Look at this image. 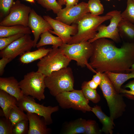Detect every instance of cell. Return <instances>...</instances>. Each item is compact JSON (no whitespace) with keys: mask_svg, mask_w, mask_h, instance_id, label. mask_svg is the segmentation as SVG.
I'll use <instances>...</instances> for the list:
<instances>
[{"mask_svg":"<svg viewBox=\"0 0 134 134\" xmlns=\"http://www.w3.org/2000/svg\"><path fill=\"white\" fill-rule=\"evenodd\" d=\"M134 63V43H124L104 56L90 60V66L97 72H111L124 73L130 72Z\"/></svg>","mask_w":134,"mask_h":134,"instance_id":"cell-1","label":"cell"},{"mask_svg":"<svg viewBox=\"0 0 134 134\" xmlns=\"http://www.w3.org/2000/svg\"><path fill=\"white\" fill-rule=\"evenodd\" d=\"M112 17L105 15L103 16H94L90 13L86 14L77 22L78 31L72 36L68 44L88 41L95 36L98 26L103 22L110 20Z\"/></svg>","mask_w":134,"mask_h":134,"instance_id":"cell-2","label":"cell"},{"mask_svg":"<svg viewBox=\"0 0 134 134\" xmlns=\"http://www.w3.org/2000/svg\"><path fill=\"white\" fill-rule=\"evenodd\" d=\"M45 82L50 94L55 97L63 92L74 90V78L72 70L70 67L52 72L45 77Z\"/></svg>","mask_w":134,"mask_h":134,"instance_id":"cell-3","label":"cell"},{"mask_svg":"<svg viewBox=\"0 0 134 134\" xmlns=\"http://www.w3.org/2000/svg\"><path fill=\"white\" fill-rule=\"evenodd\" d=\"M99 86L107 101L110 117L114 120L121 116L125 111L126 105L122 96L116 91L104 72L102 73V79Z\"/></svg>","mask_w":134,"mask_h":134,"instance_id":"cell-4","label":"cell"},{"mask_svg":"<svg viewBox=\"0 0 134 134\" xmlns=\"http://www.w3.org/2000/svg\"><path fill=\"white\" fill-rule=\"evenodd\" d=\"M59 48L71 60L76 61L78 66L82 67H87L92 72H97L88 62L93 53L92 43L87 41L71 44L64 43Z\"/></svg>","mask_w":134,"mask_h":134,"instance_id":"cell-5","label":"cell"},{"mask_svg":"<svg viewBox=\"0 0 134 134\" xmlns=\"http://www.w3.org/2000/svg\"><path fill=\"white\" fill-rule=\"evenodd\" d=\"M71 61L59 47H52L37 63V71L45 77L53 71L67 67Z\"/></svg>","mask_w":134,"mask_h":134,"instance_id":"cell-6","label":"cell"},{"mask_svg":"<svg viewBox=\"0 0 134 134\" xmlns=\"http://www.w3.org/2000/svg\"><path fill=\"white\" fill-rule=\"evenodd\" d=\"M45 76L38 72L32 71L25 75L19 82L23 95L30 96L39 101L45 98Z\"/></svg>","mask_w":134,"mask_h":134,"instance_id":"cell-7","label":"cell"},{"mask_svg":"<svg viewBox=\"0 0 134 134\" xmlns=\"http://www.w3.org/2000/svg\"><path fill=\"white\" fill-rule=\"evenodd\" d=\"M55 97L62 108H72L84 113L91 111L92 107L88 104L89 100L85 97L81 90L64 92Z\"/></svg>","mask_w":134,"mask_h":134,"instance_id":"cell-8","label":"cell"},{"mask_svg":"<svg viewBox=\"0 0 134 134\" xmlns=\"http://www.w3.org/2000/svg\"><path fill=\"white\" fill-rule=\"evenodd\" d=\"M32 97L24 95L17 101V105L24 111L35 113L43 117L47 125L53 123L52 114L59 110L58 106H46L36 102Z\"/></svg>","mask_w":134,"mask_h":134,"instance_id":"cell-9","label":"cell"},{"mask_svg":"<svg viewBox=\"0 0 134 134\" xmlns=\"http://www.w3.org/2000/svg\"><path fill=\"white\" fill-rule=\"evenodd\" d=\"M31 8L19 0L14 2L9 13L0 22V26H10L22 25L28 26Z\"/></svg>","mask_w":134,"mask_h":134,"instance_id":"cell-10","label":"cell"},{"mask_svg":"<svg viewBox=\"0 0 134 134\" xmlns=\"http://www.w3.org/2000/svg\"><path fill=\"white\" fill-rule=\"evenodd\" d=\"M120 11L114 10L110 11L106 14L111 16L109 24L106 26L104 24L100 25L97 28L98 32L95 37L88 41L92 43L95 40L100 38H105L111 39L116 42L120 40L118 25L120 21L122 19Z\"/></svg>","mask_w":134,"mask_h":134,"instance_id":"cell-11","label":"cell"},{"mask_svg":"<svg viewBox=\"0 0 134 134\" xmlns=\"http://www.w3.org/2000/svg\"><path fill=\"white\" fill-rule=\"evenodd\" d=\"M30 34H25L0 50V57L6 58L12 60L19 55L30 51L34 47V40Z\"/></svg>","mask_w":134,"mask_h":134,"instance_id":"cell-12","label":"cell"},{"mask_svg":"<svg viewBox=\"0 0 134 134\" xmlns=\"http://www.w3.org/2000/svg\"><path fill=\"white\" fill-rule=\"evenodd\" d=\"M89 13L87 3L82 2L71 7L62 9L57 14L55 19L70 25L76 23Z\"/></svg>","mask_w":134,"mask_h":134,"instance_id":"cell-13","label":"cell"},{"mask_svg":"<svg viewBox=\"0 0 134 134\" xmlns=\"http://www.w3.org/2000/svg\"><path fill=\"white\" fill-rule=\"evenodd\" d=\"M43 17L53 29V30L50 31L49 32L60 38L64 43L67 44L71 39V35H75L77 32V26L67 25L48 16L44 15Z\"/></svg>","mask_w":134,"mask_h":134,"instance_id":"cell-14","label":"cell"},{"mask_svg":"<svg viewBox=\"0 0 134 134\" xmlns=\"http://www.w3.org/2000/svg\"><path fill=\"white\" fill-rule=\"evenodd\" d=\"M28 26L30 28L34 36V48L36 47L38 39L42 34L45 32H49L53 30L49 23L43 17L37 14L33 9L30 13Z\"/></svg>","mask_w":134,"mask_h":134,"instance_id":"cell-15","label":"cell"},{"mask_svg":"<svg viewBox=\"0 0 134 134\" xmlns=\"http://www.w3.org/2000/svg\"><path fill=\"white\" fill-rule=\"evenodd\" d=\"M29 122L28 134H48L51 129L47 127L44 118L35 113L26 112Z\"/></svg>","mask_w":134,"mask_h":134,"instance_id":"cell-16","label":"cell"},{"mask_svg":"<svg viewBox=\"0 0 134 134\" xmlns=\"http://www.w3.org/2000/svg\"><path fill=\"white\" fill-rule=\"evenodd\" d=\"M92 44L93 50L90 61L101 57L117 47L113 41L105 38L98 39Z\"/></svg>","mask_w":134,"mask_h":134,"instance_id":"cell-17","label":"cell"},{"mask_svg":"<svg viewBox=\"0 0 134 134\" xmlns=\"http://www.w3.org/2000/svg\"><path fill=\"white\" fill-rule=\"evenodd\" d=\"M0 90H3L19 100L24 95L19 82L14 77H0Z\"/></svg>","mask_w":134,"mask_h":134,"instance_id":"cell-18","label":"cell"},{"mask_svg":"<svg viewBox=\"0 0 134 134\" xmlns=\"http://www.w3.org/2000/svg\"><path fill=\"white\" fill-rule=\"evenodd\" d=\"M91 111L95 115L102 124L101 131L107 134H112L115 125L113 120L110 117L105 115L102 111L100 107L97 105L92 107Z\"/></svg>","mask_w":134,"mask_h":134,"instance_id":"cell-19","label":"cell"},{"mask_svg":"<svg viewBox=\"0 0 134 134\" xmlns=\"http://www.w3.org/2000/svg\"><path fill=\"white\" fill-rule=\"evenodd\" d=\"M17 101L14 97L3 90H0V106L4 116L7 119H8L11 109L17 105Z\"/></svg>","mask_w":134,"mask_h":134,"instance_id":"cell-20","label":"cell"},{"mask_svg":"<svg viewBox=\"0 0 134 134\" xmlns=\"http://www.w3.org/2000/svg\"><path fill=\"white\" fill-rule=\"evenodd\" d=\"M104 73L113 84L116 91L119 93L122 84L128 80L134 78V73L132 72L125 73L108 71Z\"/></svg>","mask_w":134,"mask_h":134,"instance_id":"cell-21","label":"cell"},{"mask_svg":"<svg viewBox=\"0 0 134 134\" xmlns=\"http://www.w3.org/2000/svg\"><path fill=\"white\" fill-rule=\"evenodd\" d=\"M51 49L41 48L34 51L26 52L20 55L19 61L23 64H28L40 60L45 56Z\"/></svg>","mask_w":134,"mask_h":134,"instance_id":"cell-22","label":"cell"},{"mask_svg":"<svg viewBox=\"0 0 134 134\" xmlns=\"http://www.w3.org/2000/svg\"><path fill=\"white\" fill-rule=\"evenodd\" d=\"M32 33L28 26L18 25L10 26H0V38L6 37L19 33L30 34Z\"/></svg>","mask_w":134,"mask_h":134,"instance_id":"cell-23","label":"cell"},{"mask_svg":"<svg viewBox=\"0 0 134 134\" xmlns=\"http://www.w3.org/2000/svg\"><path fill=\"white\" fill-rule=\"evenodd\" d=\"M40 37L39 41L36 45L37 48L47 45H52V47H59L64 44L60 38L53 35L49 31L42 33Z\"/></svg>","mask_w":134,"mask_h":134,"instance_id":"cell-24","label":"cell"},{"mask_svg":"<svg viewBox=\"0 0 134 134\" xmlns=\"http://www.w3.org/2000/svg\"><path fill=\"white\" fill-rule=\"evenodd\" d=\"M86 120L80 118L69 122L65 126L63 134H84Z\"/></svg>","mask_w":134,"mask_h":134,"instance_id":"cell-25","label":"cell"},{"mask_svg":"<svg viewBox=\"0 0 134 134\" xmlns=\"http://www.w3.org/2000/svg\"><path fill=\"white\" fill-rule=\"evenodd\" d=\"M118 29L120 36L134 39V24L122 18L119 24Z\"/></svg>","mask_w":134,"mask_h":134,"instance_id":"cell-26","label":"cell"},{"mask_svg":"<svg viewBox=\"0 0 134 134\" xmlns=\"http://www.w3.org/2000/svg\"><path fill=\"white\" fill-rule=\"evenodd\" d=\"M8 119L13 127L16 124L21 121L28 120L27 114H25L24 111L17 105L14 106L10 111Z\"/></svg>","mask_w":134,"mask_h":134,"instance_id":"cell-27","label":"cell"},{"mask_svg":"<svg viewBox=\"0 0 134 134\" xmlns=\"http://www.w3.org/2000/svg\"><path fill=\"white\" fill-rule=\"evenodd\" d=\"M81 88L85 97L87 100L95 103H97L100 101V97L96 89H93L90 88L87 84V81L83 82Z\"/></svg>","mask_w":134,"mask_h":134,"instance_id":"cell-28","label":"cell"},{"mask_svg":"<svg viewBox=\"0 0 134 134\" xmlns=\"http://www.w3.org/2000/svg\"><path fill=\"white\" fill-rule=\"evenodd\" d=\"M87 4L89 13L92 15L98 16L103 13V7L100 0H89Z\"/></svg>","mask_w":134,"mask_h":134,"instance_id":"cell-29","label":"cell"},{"mask_svg":"<svg viewBox=\"0 0 134 134\" xmlns=\"http://www.w3.org/2000/svg\"><path fill=\"white\" fill-rule=\"evenodd\" d=\"M38 3L47 10H52L57 14L62 9L61 6L56 0H38Z\"/></svg>","mask_w":134,"mask_h":134,"instance_id":"cell-30","label":"cell"},{"mask_svg":"<svg viewBox=\"0 0 134 134\" xmlns=\"http://www.w3.org/2000/svg\"><path fill=\"white\" fill-rule=\"evenodd\" d=\"M122 18L134 24V1L127 0V6L125 10L121 13Z\"/></svg>","mask_w":134,"mask_h":134,"instance_id":"cell-31","label":"cell"},{"mask_svg":"<svg viewBox=\"0 0 134 134\" xmlns=\"http://www.w3.org/2000/svg\"><path fill=\"white\" fill-rule=\"evenodd\" d=\"M13 126L9 119L5 116L0 118V134H13Z\"/></svg>","mask_w":134,"mask_h":134,"instance_id":"cell-32","label":"cell"},{"mask_svg":"<svg viewBox=\"0 0 134 134\" xmlns=\"http://www.w3.org/2000/svg\"><path fill=\"white\" fill-rule=\"evenodd\" d=\"M29 122L28 120H23L16 124L13 128V134H28Z\"/></svg>","mask_w":134,"mask_h":134,"instance_id":"cell-33","label":"cell"},{"mask_svg":"<svg viewBox=\"0 0 134 134\" xmlns=\"http://www.w3.org/2000/svg\"><path fill=\"white\" fill-rule=\"evenodd\" d=\"M25 34L19 33L6 37L0 38V50H1L14 41L22 37Z\"/></svg>","mask_w":134,"mask_h":134,"instance_id":"cell-34","label":"cell"},{"mask_svg":"<svg viewBox=\"0 0 134 134\" xmlns=\"http://www.w3.org/2000/svg\"><path fill=\"white\" fill-rule=\"evenodd\" d=\"M13 0H0V16H7L13 3Z\"/></svg>","mask_w":134,"mask_h":134,"instance_id":"cell-35","label":"cell"},{"mask_svg":"<svg viewBox=\"0 0 134 134\" xmlns=\"http://www.w3.org/2000/svg\"><path fill=\"white\" fill-rule=\"evenodd\" d=\"M95 121L88 120L86 121L85 127V132L86 134H97L98 131L96 127Z\"/></svg>","mask_w":134,"mask_h":134,"instance_id":"cell-36","label":"cell"},{"mask_svg":"<svg viewBox=\"0 0 134 134\" xmlns=\"http://www.w3.org/2000/svg\"><path fill=\"white\" fill-rule=\"evenodd\" d=\"M1 58L0 60V75L1 76L4 73V68L6 65L12 61L6 58Z\"/></svg>","mask_w":134,"mask_h":134,"instance_id":"cell-37","label":"cell"},{"mask_svg":"<svg viewBox=\"0 0 134 134\" xmlns=\"http://www.w3.org/2000/svg\"><path fill=\"white\" fill-rule=\"evenodd\" d=\"M96 73V74L93 76L92 79L99 85L102 79V73L98 72Z\"/></svg>","mask_w":134,"mask_h":134,"instance_id":"cell-38","label":"cell"},{"mask_svg":"<svg viewBox=\"0 0 134 134\" xmlns=\"http://www.w3.org/2000/svg\"><path fill=\"white\" fill-rule=\"evenodd\" d=\"M79 0H65L66 8H69L77 4Z\"/></svg>","mask_w":134,"mask_h":134,"instance_id":"cell-39","label":"cell"},{"mask_svg":"<svg viewBox=\"0 0 134 134\" xmlns=\"http://www.w3.org/2000/svg\"><path fill=\"white\" fill-rule=\"evenodd\" d=\"M87 83L89 87L92 89H96L99 85L92 79L87 82Z\"/></svg>","mask_w":134,"mask_h":134,"instance_id":"cell-40","label":"cell"},{"mask_svg":"<svg viewBox=\"0 0 134 134\" xmlns=\"http://www.w3.org/2000/svg\"><path fill=\"white\" fill-rule=\"evenodd\" d=\"M125 87L129 88L130 89V91L134 92V80L129 82L125 85Z\"/></svg>","mask_w":134,"mask_h":134,"instance_id":"cell-41","label":"cell"},{"mask_svg":"<svg viewBox=\"0 0 134 134\" xmlns=\"http://www.w3.org/2000/svg\"><path fill=\"white\" fill-rule=\"evenodd\" d=\"M120 93H122L129 95V94L130 95H134V92L130 90L129 91L127 90L122 89H121L120 90Z\"/></svg>","mask_w":134,"mask_h":134,"instance_id":"cell-42","label":"cell"},{"mask_svg":"<svg viewBox=\"0 0 134 134\" xmlns=\"http://www.w3.org/2000/svg\"><path fill=\"white\" fill-rule=\"evenodd\" d=\"M58 2L61 6L66 4L65 0H58Z\"/></svg>","mask_w":134,"mask_h":134,"instance_id":"cell-43","label":"cell"},{"mask_svg":"<svg viewBox=\"0 0 134 134\" xmlns=\"http://www.w3.org/2000/svg\"><path fill=\"white\" fill-rule=\"evenodd\" d=\"M130 72L134 73V63L132 65L130 69Z\"/></svg>","mask_w":134,"mask_h":134,"instance_id":"cell-44","label":"cell"},{"mask_svg":"<svg viewBox=\"0 0 134 134\" xmlns=\"http://www.w3.org/2000/svg\"><path fill=\"white\" fill-rule=\"evenodd\" d=\"M31 3H34L35 2L34 0H25Z\"/></svg>","mask_w":134,"mask_h":134,"instance_id":"cell-45","label":"cell"},{"mask_svg":"<svg viewBox=\"0 0 134 134\" xmlns=\"http://www.w3.org/2000/svg\"><path fill=\"white\" fill-rule=\"evenodd\" d=\"M119 0V1H120V0ZM132 0L133 1H134V0Z\"/></svg>","mask_w":134,"mask_h":134,"instance_id":"cell-46","label":"cell"},{"mask_svg":"<svg viewBox=\"0 0 134 134\" xmlns=\"http://www.w3.org/2000/svg\"><path fill=\"white\" fill-rule=\"evenodd\" d=\"M107 0V1H110V0Z\"/></svg>","mask_w":134,"mask_h":134,"instance_id":"cell-47","label":"cell"},{"mask_svg":"<svg viewBox=\"0 0 134 134\" xmlns=\"http://www.w3.org/2000/svg\"><path fill=\"white\" fill-rule=\"evenodd\" d=\"M36 1H37L38 0H35Z\"/></svg>","mask_w":134,"mask_h":134,"instance_id":"cell-48","label":"cell"}]
</instances>
